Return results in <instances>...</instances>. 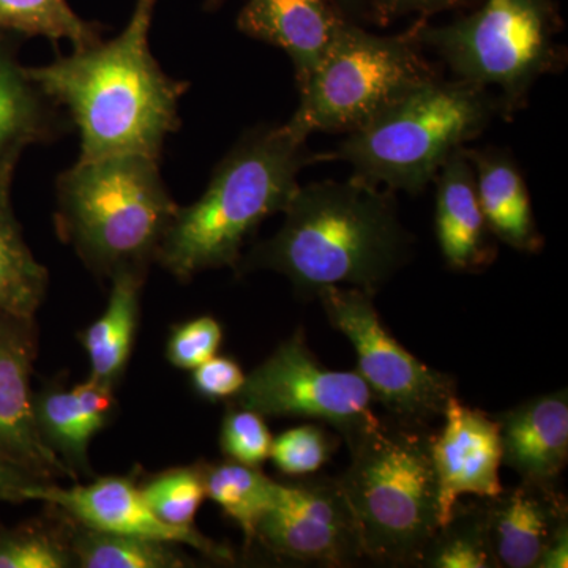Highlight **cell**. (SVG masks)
Segmentation results:
<instances>
[{
	"mask_svg": "<svg viewBox=\"0 0 568 568\" xmlns=\"http://www.w3.org/2000/svg\"><path fill=\"white\" fill-rule=\"evenodd\" d=\"M444 426L432 439V459L439 500V528L446 525L463 496L495 499L504 491L500 426L484 410L452 396L444 409Z\"/></svg>",
	"mask_w": 568,
	"mask_h": 568,
	"instance_id": "5bb4252c",
	"label": "cell"
},
{
	"mask_svg": "<svg viewBox=\"0 0 568 568\" xmlns=\"http://www.w3.org/2000/svg\"><path fill=\"white\" fill-rule=\"evenodd\" d=\"M272 443L274 436L261 414L231 403L220 432L224 457L241 465L260 467L271 458Z\"/></svg>",
	"mask_w": 568,
	"mask_h": 568,
	"instance_id": "f546056e",
	"label": "cell"
},
{
	"mask_svg": "<svg viewBox=\"0 0 568 568\" xmlns=\"http://www.w3.org/2000/svg\"><path fill=\"white\" fill-rule=\"evenodd\" d=\"M568 525L558 530L547 549L541 555L537 568H567L568 567Z\"/></svg>",
	"mask_w": 568,
	"mask_h": 568,
	"instance_id": "d590c367",
	"label": "cell"
},
{
	"mask_svg": "<svg viewBox=\"0 0 568 568\" xmlns=\"http://www.w3.org/2000/svg\"><path fill=\"white\" fill-rule=\"evenodd\" d=\"M73 555L41 529L0 530V568H65Z\"/></svg>",
	"mask_w": 568,
	"mask_h": 568,
	"instance_id": "4dcf8cb0",
	"label": "cell"
},
{
	"mask_svg": "<svg viewBox=\"0 0 568 568\" xmlns=\"http://www.w3.org/2000/svg\"><path fill=\"white\" fill-rule=\"evenodd\" d=\"M466 148V145H465ZM465 148L440 168L436 183V237L447 267L478 272L496 260L497 250L478 201L476 174Z\"/></svg>",
	"mask_w": 568,
	"mask_h": 568,
	"instance_id": "e0dca14e",
	"label": "cell"
},
{
	"mask_svg": "<svg viewBox=\"0 0 568 568\" xmlns=\"http://www.w3.org/2000/svg\"><path fill=\"white\" fill-rule=\"evenodd\" d=\"M156 0H136L115 39L43 67H28L37 85L61 104L80 132V160L144 155L160 160L168 136L181 129L189 82L164 73L149 33Z\"/></svg>",
	"mask_w": 568,
	"mask_h": 568,
	"instance_id": "6da1fadb",
	"label": "cell"
},
{
	"mask_svg": "<svg viewBox=\"0 0 568 568\" xmlns=\"http://www.w3.org/2000/svg\"><path fill=\"white\" fill-rule=\"evenodd\" d=\"M33 320L0 316V459L43 481L77 474L41 439L33 410Z\"/></svg>",
	"mask_w": 568,
	"mask_h": 568,
	"instance_id": "4fadbf2b",
	"label": "cell"
},
{
	"mask_svg": "<svg viewBox=\"0 0 568 568\" xmlns=\"http://www.w3.org/2000/svg\"><path fill=\"white\" fill-rule=\"evenodd\" d=\"M0 33L43 37L55 47L67 40L80 51L103 40V26L82 20L69 0H0Z\"/></svg>",
	"mask_w": 568,
	"mask_h": 568,
	"instance_id": "d4e9b609",
	"label": "cell"
},
{
	"mask_svg": "<svg viewBox=\"0 0 568 568\" xmlns=\"http://www.w3.org/2000/svg\"><path fill=\"white\" fill-rule=\"evenodd\" d=\"M349 21L361 20L368 10V0H336Z\"/></svg>",
	"mask_w": 568,
	"mask_h": 568,
	"instance_id": "8d00e7d4",
	"label": "cell"
},
{
	"mask_svg": "<svg viewBox=\"0 0 568 568\" xmlns=\"http://www.w3.org/2000/svg\"><path fill=\"white\" fill-rule=\"evenodd\" d=\"M153 514L175 528H194V517L205 499L203 463L173 467L141 485Z\"/></svg>",
	"mask_w": 568,
	"mask_h": 568,
	"instance_id": "83f0119b",
	"label": "cell"
},
{
	"mask_svg": "<svg viewBox=\"0 0 568 568\" xmlns=\"http://www.w3.org/2000/svg\"><path fill=\"white\" fill-rule=\"evenodd\" d=\"M338 437L320 425H302L274 437L271 458L287 476L315 474L338 447Z\"/></svg>",
	"mask_w": 568,
	"mask_h": 568,
	"instance_id": "f1b7e54d",
	"label": "cell"
},
{
	"mask_svg": "<svg viewBox=\"0 0 568 568\" xmlns=\"http://www.w3.org/2000/svg\"><path fill=\"white\" fill-rule=\"evenodd\" d=\"M418 566L433 568L496 567L489 548L487 508L457 504L446 525L428 541Z\"/></svg>",
	"mask_w": 568,
	"mask_h": 568,
	"instance_id": "4316f807",
	"label": "cell"
},
{
	"mask_svg": "<svg viewBox=\"0 0 568 568\" xmlns=\"http://www.w3.org/2000/svg\"><path fill=\"white\" fill-rule=\"evenodd\" d=\"M223 342V327L215 317L200 316L175 325L166 343V358L179 369L204 364L219 353Z\"/></svg>",
	"mask_w": 568,
	"mask_h": 568,
	"instance_id": "1f68e13d",
	"label": "cell"
},
{
	"mask_svg": "<svg viewBox=\"0 0 568 568\" xmlns=\"http://www.w3.org/2000/svg\"><path fill=\"white\" fill-rule=\"evenodd\" d=\"M489 548L496 567L536 568L549 541L567 526V499L556 481L523 478L487 499Z\"/></svg>",
	"mask_w": 568,
	"mask_h": 568,
	"instance_id": "9a60e30c",
	"label": "cell"
},
{
	"mask_svg": "<svg viewBox=\"0 0 568 568\" xmlns=\"http://www.w3.org/2000/svg\"><path fill=\"white\" fill-rule=\"evenodd\" d=\"M205 497L222 508L227 518L244 532L246 545L256 540L257 525L274 506L278 481L265 476L260 467L227 462L205 465Z\"/></svg>",
	"mask_w": 568,
	"mask_h": 568,
	"instance_id": "cb8c5ba5",
	"label": "cell"
},
{
	"mask_svg": "<svg viewBox=\"0 0 568 568\" xmlns=\"http://www.w3.org/2000/svg\"><path fill=\"white\" fill-rule=\"evenodd\" d=\"M115 406L114 387L91 377L70 388L51 384L33 394L41 439L77 476L91 473L89 446L110 424Z\"/></svg>",
	"mask_w": 568,
	"mask_h": 568,
	"instance_id": "d6986e66",
	"label": "cell"
},
{
	"mask_svg": "<svg viewBox=\"0 0 568 568\" xmlns=\"http://www.w3.org/2000/svg\"><path fill=\"white\" fill-rule=\"evenodd\" d=\"M233 405L263 417H305L334 426L347 446L381 424L376 398L357 372L325 368L297 331L246 375Z\"/></svg>",
	"mask_w": 568,
	"mask_h": 568,
	"instance_id": "9c48e42d",
	"label": "cell"
},
{
	"mask_svg": "<svg viewBox=\"0 0 568 568\" xmlns=\"http://www.w3.org/2000/svg\"><path fill=\"white\" fill-rule=\"evenodd\" d=\"M18 37L0 33V168L28 145L61 140L73 130L61 104L41 91L18 59Z\"/></svg>",
	"mask_w": 568,
	"mask_h": 568,
	"instance_id": "ac0fdd59",
	"label": "cell"
},
{
	"mask_svg": "<svg viewBox=\"0 0 568 568\" xmlns=\"http://www.w3.org/2000/svg\"><path fill=\"white\" fill-rule=\"evenodd\" d=\"M503 463L521 478L558 481L568 462L567 390L536 396L496 417Z\"/></svg>",
	"mask_w": 568,
	"mask_h": 568,
	"instance_id": "ffe728a7",
	"label": "cell"
},
{
	"mask_svg": "<svg viewBox=\"0 0 568 568\" xmlns=\"http://www.w3.org/2000/svg\"><path fill=\"white\" fill-rule=\"evenodd\" d=\"M227 0H205V10L213 11L219 10L220 7H223L224 3H226Z\"/></svg>",
	"mask_w": 568,
	"mask_h": 568,
	"instance_id": "74e56055",
	"label": "cell"
},
{
	"mask_svg": "<svg viewBox=\"0 0 568 568\" xmlns=\"http://www.w3.org/2000/svg\"><path fill=\"white\" fill-rule=\"evenodd\" d=\"M476 174L481 212L491 234L518 252L537 253L544 246L528 185L510 152L465 148Z\"/></svg>",
	"mask_w": 568,
	"mask_h": 568,
	"instance_id": "44dd1931",
	"label": "cell"
},
{
	"mask_svg": "<svg viewBox=\"0 0 568 568\" xmlns=\"http://www.w3.org/2000/svg\"><path fill=\"white\" fill-rule=\"evenodd\" d=\"M317 297L331 324L353 343L357 373L376 402L402 424L425 426L443 417L448 399L457 395L454 377L429 368L388 334L373 294L358 287L328 286Z\"/></svg>",
	"mask_w": 568,
	"mask_h": 568,
	"instance_id": "30bf717a",
	"label": "cell"
},
{
	"mask_svg": "<svg viewBox=\"0 0 568 568\" xmlns=\"http://www.w3.org/2000/svg\"><path fill=\"white\" fill-rule=\"evenodd\" d=\"M410 37L376 36L345 21L304 84L286 122L302 140L310 134L354 133L407 92L440 77Z\"/></svg>",
	"mask_w": 568,
	"mask_h": 568,
	"instance_id": "ba28073f",
	"label": "cell"
},
{
	"mask_svg": "<svg viewBox=\"0 0 568 568\" xmlns=\"http://www.w3.org/2000/svg\"><path fill=\"white\" fill-rule=\"evenodd\" d=\"M144 275L121 272L111 278L110 301L99 320L80 334L91 365V379L115 387L132 357Z\"/></svg>",
	"mask_w": 568,
	"mask_h": 568,
	"instance_id": "7402d4cb",
	"label": "cell"
},
{
	"mask_svg": "<svg viewBox=\"0 0 568 568\" xmlns=\"http://www.w3.org/2000/svg\"><path fill=\"white\" fill-rule=\"evenodd\" d=\"M345 21L336 0H246L237 28L286 52L301 88Z\"/></svg>",
	"mask_w": 568,
	"mask_h": 568,
	"instance_id": "2e32d148",
	"label": "cell"
},
{
	"mask_svg": "<svg viewBox=\"0 0 568 568\" xmlns=\"http://www.w3.org/2000/svg\"><path fill=\"white\" fill-rule=\"evenodd\" d=\"M496 118H503V106L495 91L437 77L347 134L324 159L351 164L353 178L369 185L418 194L455 152L480 136Z\"/></svg>",
	"mask_w": 568,
	"mask_h": 568,
	"instance_id": "5b68a950",
	"label": "cell"
},
{
	"mask_svg": "<svg viewBox=\"0 0 568 568\" xmlns=\"http://www.w3.org/2000/svg\"><path fill=\"white\" fill-rule=\"evenodd\" d=\"M245 373L233 357L213 355L192 369L194 394L207 402L233 399L245 383Z\"/></svg>",
	"mask_w": 568,
	"mask_h": 568,
	"instance_id": "d6a6232c",
	"label": "cell"
},
{
	"mask_svg": "<svg viewBox=\"0 0 568 568\" xmlns=\"http://www.w3.org/2000/svg\"><path fill=\"white\" fill-rule=\"evenodd\" d=\"M39 481L43 480L31 476V474L26 473L20 467L0 459V500L18 503V500H21L22 489L31 487L33 484H39Z\"/></svg>",
	"mask_w": 568,
	"mask_h": 568,
	"instance_id": "e575fe53",
	"label": "cell"
},
{
	"mask_svg": "<svg viewBox=\"0 0 568 568\" xmlns=\"http://www.w3.org/2000/svg\"><path fill=\"white\" fill-rule=\"evenodd\" d=\"M256 540L280 558L321 566L346 567L364 558L346 497L331 478L280 484Z\"/></svg>",
	"mask_w": 568,
	"mask_h": 568,
	"instance_id": "8fae6325",
	"label": "cell"
},
{
	"mask_svg": "<svg viewBox=\"0 0 568 568\" xmlns=\"http://www.w3.org/2000/svg\"><path fill=\"white\" fill-rule=\"evenodd\" d=\"M325 162L306 140L283 125H261L242 134L213 171L200 200L181 207L155 261L179 282L212 268H237L245 242L264 220L283 213L308 164Z\"/></svg>",
	"mask_w": 568,
	"mask_h": 568,
	"instance_id": "3957f363",
	"label": "cell"
},
{
	"mask_svg": "<svg viewBox=\"0 0 568 568\" xmlns=\"http://www.w3.org/2000/svg\"><path fill=\"white\" fill-rule=\"evenodd\" d=\"M476 2L478 0H368V9L373 21L386 26L406 14L417 13L420 18H425L439 11L473 6Z\"/></svg>",
	"mask_w": 568,
	"mask_h": 568,
	"instance_id": "836d02e7",
	"label": "cell"
},
{
	"mask_svg": "<svg viewBox=\"0 0 568 568\" xmlns=\"http://www.w3.org/2000/svg\"><path fill=\"white\" fill-rule=\"evenodd\" d=\"M21 500H43L61 508L84 528L186 545L215 560L233 559L230 548L215 544L196 529L175 528L156 517L134 476L100 477L92 484L70 488L39 481L22 489Z\"/></svg>",
	"mask_w": 568,
	"mask_h": 568,
	"instance_id": "7c38bea8",
	"label": "cell"
},
{
	"mask_svg": "<svg viewBox=\"0 0 568 568\" xmlns=\"http://www.w3.org/2000/svg\"><path fill=\"white\" fill-rule=\"evenodd\" d=\"M160 160L114 155L80 160L55 181V227L93 274H145L179 205Z\"/></svg>",
	"mask_w": 568,
	"mask_h": 568,
	"instance_id": "277c9868",
	"label": "cell"
},
{
	"mask_svg": "<svg viewBox=\"0 0 568 568\" xmlns=\"http://www.w3.org/2000/svg\"><path fill=\"white\" fill-rule=\"evenodd\" d=\"M278 233L253 246L235 271H272L295 293L317 297L328 286L376 294L409 260L410 234L392 192L351 178L298 186Z\"/></svg>",
	"mask_w": 568,
	"mask_h": 568,
	"instance_id": "7a4b0ae2",
	"label": "cell"
},
{
	"mask_svg": "<svg viewBox=\"0 0 568 568\" xmlns=\"http://www.w3.org/2000/svg\"><path fill=\"white\" fill-rule=\"evenodd\" d=\"M425 426L381 424L351 444L338 480L353 514L364 558L418 566L439 529V500Z\"/></svg>",
	"mask_w": 568,
	"mask_h": 568,
	"instance_id": "8992f818",
	"label": "cell"
},
{
	"mask_svg": "<svg viewBox=\"0 0 568 568\" xmlns=\"http://www.w3.org/2000/svg\"><path fill=\"white\" fill-rule=\"evenodd\" d=\"M447 63L458 80L497 89L503 119L528 103L534 84L567 63L562 21L551 0H484L474 13L446 26L420 18L407 31Z\"/></svg>",
	"mask_w": 568,
	"mask_h": 568,
	"instance_id": "52a82bcc",
	"label": "cell"
},
{
	"mask_svg": "<svg viewBox=\"0 0 568 568\" xmlns=\"http://www.w3.org/2000/svg\"><path fill=\"white\" fill-rule=\"evenodd\" d=\"M181 545L84 528L71 541V555L84 568H179L189 559Z\"/></svg>",
	"mask_w": 568,
	"mask_h": 568,
	"instance_id": "484cf974",
	"label": "cell"
},
{
	"mask_svg": "<svg viewBox=\"0 0 568 568\" xmlns=\"http://www.w3.org/2000/svg\"><path fill=\"white\" fill-rule=\"evenodd\" d=\"M17 160L0 168V316L33 320L48 290V271L22 237L11 205Z\"/></svg>",
	"mask_w": 568,
	"mask_h": 568,
	"instance_id": "603a6c76",
	"label": "cell"
}]
</instances>
